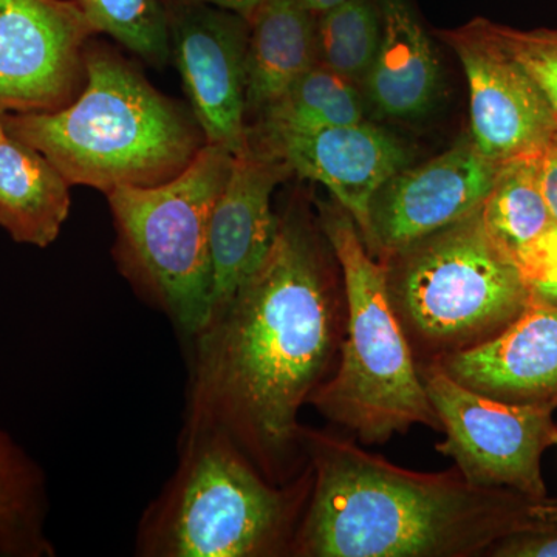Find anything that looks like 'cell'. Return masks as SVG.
Returning a JSON list of instances; mask_svg holds the SVG:
<instances>
[{"instance_id":"4dcf8cb0","label":"cell","mask_w":557,"mask_h":557,"mask_svg":"<svg viewBox=\"0 0 557 557\" xmlns=\"http://www.w3.org/2000/svg\"><path fill=\"white\" fill-rule=\"evenodd\" d=\"M555 445H557V434H556V437H555Z\"/></svg>"},{"instance_id":"ffe728a7","label":"cell","mask_w":557,"mask_h":557,"mask_svg":"<svg viewBox=\"0 0 557 557\" xmlns=\"http://www.w3.org/2000/svg\"><path fill=\"white\" fill-rule=\"evenodd\" d=\"M537 153L502 161L480 208L487 233L515 259L555 225L539 182Z\"/></svg>"},{"instance_id":"e0dca14e","label":"cell","mask_w":557,"mask_h":557,"mask_svg":"<svg viewBox=\"0 0 557 557\" xmlns=\"http://www.w3.org/2000/svg\"><path fill=\"white\" fill-rule=\"evenodd\" d=\"M247 113H262L318 64V16L298 0H265L248 20Z\"/></svg>"},{"instance_id":"d6986e66","label":"cell","mask_w":557,"mask_h":557,"mask_svg":"<svg viewBox=\"0 0 557 557\" xmlns=\"http://www.w3.org/2000/svg\"><path fill=\"white\" fill-rule=\"evenodd\" d=\"M46 512L42 472L0 431V552L21 557L53 556L44 534Z\"/></svg>"},{"instance_id":"484cf974","label":"cell","mask_w":557,"mask_h":557,"mask_svg":"<svg viewBox=\"0 0 557 557\" xmlns=\"http://www.w3.org/2000/svg\"><path fill=\"white\" fill-rule=\"evenodd\" d=\"M496 557H557V522L518 531L487 549Z\"/></svg>"},{"instance_id":"5b68a950","label":"cell","mask_w":557,"mask_h":557,"mask_svg":"<svg viewBox=\"0 0 557 557\" xmlns=\"http://www.w3.org/2000/svg\"><path fill=\"white\" fill-rule=\"evenodd\" d=\"M310 490V467L292 482L276 485L222 432H183L177 471L139 523L138 555L263 557L292 553Z\"/></svg>"},{"instance_id":"f1b7e54d","label":"cell","mask_w":557,"mask_h":557,"mask_svg":"<svg viewBox=\"0 0 557 557\" xmlns=\"http://www.w3.org/2000/svg\"><path fill=\"white\" fill-rule=\"evenodd\" d=\"M298 2L300 5L306 7L307 10L311 11V13L321 16V14L343 5L347 0H298Z\"/></svg>"},{"instance_id":"ba28073f","label":"cell","mask_w":557,"mask_h":557,"mask_svg":"<svg viewBox=\"0 0 557 557\" xmlns=\"http://www.w3.org/2000/svg\"><path fill=\"white\" fill-rule=\"evenodd\" d=\"M420 373L446 435L435 449L456 461L467 482L548 498L541 458L555 445L553 410L486 397L457 383L435 364Z\"/></svg>"},{"instance_id":"9a60e30c","label":"cell","mask_w":557,"mask_h":557,"mask_svg":"<svg viewBox=\"0 0 557 557\" xmlns=\"http://www.w3.org/2000/svg\"><path fill=\"white\" fill-rule=\"evenodd\" d=\"M431 364L486 397L555 412L557 306L530 299L522 313L493 338Z\"/></svg>"},{"instance_id":"7402d4cb","label":"cell","mask_w":557,"mask_h":557,"mask_svg":"<svg viewBox=\"0 0 557 557\" xmlns=\"http://www.w3.org/2000/svg\"><path fill=\"white\" fill-rule=\"evenodd\" d=\"M381 33L380 2L347 0L318 16L319 64L351 83L364 81L379 53Z\"/></svg>"},{"instance_id":"30bf717a","label":"cell","mask_w":557,"mask_h":557,"mask_svg":"<svg viewBox=\"0 0 557 557\" xmlns=\"http://www.w3.org/2000/svg\"><path fill=\"white\" fill-rule=\"evenodd\" d=\"M442 38L463 65L471 139L486 159L502 163L533 156L556 131L555 112L536 81L497 38L493 22L474 20Z\"/></svg>"},{"instance_id":"4fadbf2b","label":"cell","mask_w":557,"mask_h":557,"mask_svg":"<svg viewBox=\"0 0 557 557\" xmlns=\"http://www.w3.org/2000/svg\"><path fill=\"white\" fill-rule=\"evenodd\" d=\"M248 139L284 161L292 174L325 186L355 220L362 239L376 194L409 163L401 143L366 120L318 131L249 127Z\"/></svg>"},{"instance_id":"44dd1931","label":"cell","mask_w":557,"mask_h":557,"mask_svg":"<svg viewBox=\"0 0 557 557\" xmlns=\"http://www.w3.org/2000/svg\"><path fill=\"white\" fill-rule=\"evenodd\" d=\"M259 129L318 131L364 121L357 86L318 64L260 113Z\"/></svg>"},{"instance_id":"7c38bea8","label":"cell","mask_w":557,"mask_h":557,"mask_svg":"<svg viewBox=\"0 0 557 557\" xmlns=\"http://www.w3.org/2000/svg\"><path fill=\"white\" fill-rule=\"evenodd\" d=\"M498 164L469 137L437 159L399 171L373 200L366 247L386 260L467 218L493 189Z\"/></svg>"},{"instance_id":"6da1fadb","label":"cell","mask_w":557,"mask_h":557,"mask_svg":"<svg viewBox=\"0 0 557 557\" xmlns=\"http://www.w3.org/2000/svg\"><path fill=\"white\" fill-rule=\"evenodd\" d=\"M330 245L298 207L269 258L189 339L183 432H222L276 485L296 478L299 412L329 379L346 322Z\"/></svg>"},{"instance_id":"7a4b0ae2","label":"cell","mask_w":557,"mask_h":557,"mask_svg":"<svg viewBox=\"0 0 557 557\" xmlns=\"http://www.w3.org/2000/svg\"><path fill=\"white\" fill-rule=\"evenodd\" d=\"M311 490L293 556L469 557L518 531L557 522V500L424 474L339 437L300 429Z\"/></svg>"},{"instance_id":"ac0fdd59","label":"cell","mask_w":557,"mask_h":557,"mask_svg":"<svg viewBox=\"0 0 557 557\" xmlns=\"http://www.w3.org/2000/svg\"><path fill=\"white\" fill-rule=\"evenodd\" d=\"M72 185L39 150L7 134L0 143V226L17 244L47 248L69 218Z\"/></svg>"},{"instance_id":"52a82bcc","label":"cell","mask_w":557,"mask_h":557,"mask_svg":"<svg viewBox=\"0 0 557 557\" xmlns=\"http://www.w3.org/2000/svg\"><path fill=\"white\" fill-rule=\"evenodd\" d=\"M480 208L383 260L410 347L432 361L493 338L531 299L516 259L487 233Z\"/></svg>"},{"instance_id":"f546056e","label":"cell","mask_w":557,"mask_h":557,"mask_svg":"<svg viewBox=\"0 0 557 557\" xmlns=\"http://www.w3.org/2000/svg\"><path fill=\"white\" fill-rule=\"evenodd\" d=\"M7 137L5 124H3L2 115H0V143Z\"/></svg>"},{"instance_id":"277c9868","label":"cell","mask_w":557,"mask_h":557,"mask_svg":"<svg viewBox=\"0 0 557 557\" xmlns=\"http://www.w3.org/2000/svg\"><path fill=\"white\" fill-rule=\"evenodd\" d=\"M319 226L343 278L346 322L338 368L309 403L366 445H384L416 424L442 431L392 306L386 263L373 258L357 223L336 201L319 207Z\"/></svg>"},{"instance_id":"9c48e42d","label":"cell","mask_w":557,"mask_h":557,"mask_svg":"<svg viewBox=\"0 0 557 557\" xmlns=\"http://www.w3.org/2000/svg\"><path fill=\"white\" fill-rule=\"evenodd\" d=\"M95 35L75 0H0V115L75 100Z\"/></svg>"},{"instance_id":"8992f818","label":"cell","mask_w":557,"mask_h":557,"mask_svg":"<svg viewBox=\"0 0 557 557\" xmlns=\"http://www.w3.org/2000/svg\"><path fill=\"white\" fill-rule=\"evenodd\" d=\"M234 157L225 146L207 143L177 177L106 194L121 274L188 341L211 314L209 223Z\"/></svg>"},{"instance_id":"3957f363","label":"cell","mask_w":557,"mask_h":557,"mask_svg":"<svg viewBox=\"0 0 557 557\" xmlns=\"http://www.w3.org/2000/svg\"><path fill=\"white\" fill-rule=\"evenodd\" d=\"M72 186L108 194L177 177L207 145L190 110L157 90L119 51L90 40L86 83L54 112L2 115Z\"/></svg>"},{"instance_id":"2e32d148","label":"cell","mask_w":557,"mask_h":557,"mask_svg":"<svg viewBox=\"0 0 557 557\" xmlns=\"http://www.w3.org/2000/svg\"><path fill=\"white\" fill-rule=\"evenodd\" d=\"M381 42L364 83L376 112L409 120L431 109L438 94L440 64L423 25L406 0H380Z\"/></svg>"},{"instance_id":"5bb4252c","label":"cell","mask_w":557,"mask_h":557,"mask_svg":"<svg viewBox=\"0 0 557 557\" xmlns=\"http://www.w3.org/2000/svg\"><path fill=\"white\" fill-rule=\"evenodd\" d=\"M288 175L292 171L284 161L249 139L234 157L209 223L211 314L222 309L269 258L278 222L271 197Z\"/></svg>"},{"instance_id":"d4e9b609","label":"cell","mask_w":557,"mask_h":557,"mask_svg":"<svg viewBox=\"0 0 557 557\" xmlns=\"http://www.w3.org/2000/svg\"><path fill=\"white\" fill-rule=\"evenodd\" d=\"M531 299L557 306V223L516 256Z\"/></svg>"},{"instance_id":"603a6c76","label":"cell","mask_w":557,"mask_h":557,"mask_svg":"<svg viewBox=\"0 0 557 557\" xmlns=\"http://www.w3.org/2000/svg\"><path fill=\"white\" fill-rule=\"evenodd\" d=\"M94 30L112 36L143 61L163 69L171 61L170 24L161 0H75Z\"/></svg>"},{"instance_id":"4316f807","label":"cell","mask_w":557,"mask_h":557,"mask_svg":"<svg viewBox=\"0 0 557 557\" xmlns=\"http://www.w3.org/2000/svg\"><path fill=\"white\" fill-rule=\"evenodd\" d=\"M539 182L542 193L557 223V127L537 153Z\"/></svg>"},{"instance_id":"8fae6325","label":"cell","mask_w":557,"mask_h":557,"mask_svg":"<svg viewBox=\"0 0 557 557\" xmlns=\"http://www.w3.org/2000/svg\"><path fill=\"white\" fill-rule=\"evenodd\" d=\"M171 60L205 139L240 152L248 143L245 60L249 24L240 14L190 3L166 7Z\"/></svg>"},{"instance_id":"83f0119b","label":"cell","mask_w":557,"mask_h":557,"mask_svg":"<svg viewBox=\"0 0 557 557\" xmlns=\"http://www.w3.org/2000/svg\"><path fill=\"white\" fill-rule=\"evenodd\" d=\"M164 7L170 5H190V3H203V5L218 7V9L233 11L240 14L245 20H249L256 10L262 5L265 0H161Z\"/></svg>"},{"instance_id":"cb8c5ba5","label":"cell","mask_w":557,"mask_h":557,"mask_svg":"<svg viewBox=\"0 0 557 557\" xmlns=\"http://www.w3.org/2000/svg\"><path fill=\"white\" fill-rule=\"evenodd\" d=\"M493 28L509 53L536 81L557 120V28L522 32L494 22Z\"/></svg>"}]
</instances>
